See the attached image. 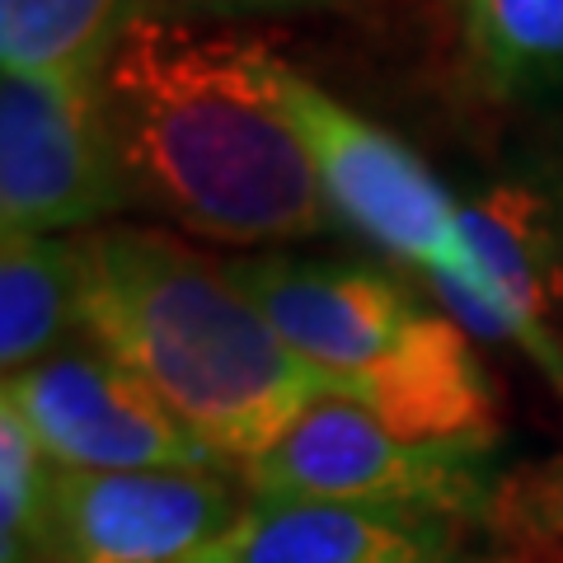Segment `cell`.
I'll return each mask as SVG.
<instances>
[{
    "instance_id": "6da1fadb",
    "label": "cell",
    "mask_w": 563,
    "mask_h": 563,
    "mask_svg": "<svg viewBox=\"0 0 563 563\" xmlns=\"http://www.w3.org/2000/svg\"><path fill=\"white\" fill-rule=\"evenodd\" d=\"M277 62L240 33L141 14L99 70L132 202L211 244H291L333 221L310 151L277 99Z\"/></svg>"
},
{
    "instance_id": "7a4b0ae2",
    "label": "cell",
    "mask_w": 563,
    "mask_h": 563,
    "mask_svg": "<svg viewBox=\"0 0 563 563\" xmlns=\"http://www.w3.org/2000/svg\"><path fill=\"white\" fill-rule=\"evenodd\" d=\"M85 343L169 404L225 470L258 461L329 385L282 343L231 263L151 225L70 235Z\"/></svg>"
},
{
    "instance_id": "3957f363",
    "label": "cell",
    "mask_w": 563,
    "mask_h": 563,
    "mask_svg": "<svg viewBox=\"0 0 563 563\" xmlns=\"http://www.w3.org/2000/svg\"><path fill=\"white\" fill-rule=\"evenodd\" d=\"M231 277L339 399L409 442L493 446L498 413L465 329L422 310L395 277L301 254L231 258Z\"/></svg>"
},
{
    "instance_id": "277c9868",
    "label": "cell",
    "mask_w": 563,
    "mask_h": 563,
    "mask_svg": "<svg viewBox=\"0 0 563 563\" xmlns=\"http://www.w3.org/2000/svg\"><path fill=\"white\" fill-rule=\"evenodd\" d=\"M240 474L254 503H329L390 517L470 521L493 498L479 446L409 442L352 399L324 395Z\"/></svg>"
},
{
    "instance_id": "5b68a950",
    "label": "cell",
    "mask_w": 563,
    "mask_h": 563,
    "mask_svg": "<svg viewBox=\"0 0 563 563\" xmlns=\"http://www.w3.org/2000/svg\"><path fill=\"white\" fill-rule=\"evenodd\" d=\"M277 99L306 141L329 211L413 263L437 296L465 291L474 258L461 231V202L432 179L428 165L399 136L352 113L287 62H277Z\"/></svg>"
},
{
    "instance_id": "8992f818",
    "label": "cell",
    "mask_w": 563,
    "mask_h": 563,
    "mask_svg": "<svg viewBox=\"0 0 563 563\" xmlns=\"http://www.w3.org/2000/svg\"><path fill=\"white\" fill-rule=\"evenodd\" d=\"M132 207L99 76H5L0 85V221L20 235L95 231Z\"/></svg>"
},
{
    "instance_id": "52a82bcc",
    "label": "cell",
    "mask_w": 563,
    "mask_h": 563,
    "mask_svg": "<svg viewBox=\"0 0 563 563\" xmlns=\"http://www.w3.org/2000/svg\"><path fill=\"white\" fill-rule=\"evenodd\" d=\"M5 404L62 470H225L146 380L85 339L5 376Z\"/></svg>"
},
{
    "instance_id": "ba28073f",
    "label": "cell",
    "mask_w": 563,
    "mask_h": 563,
    "mask_svg": "<svg viewBox=\"0 0 563 563\" xmlns=\"http://www.w3.org/2000/svg\"><path fill=\"white\" fill-rule=\"evenodd\" d=\"M244 512L221 470L90 474L52 465L43 563H188Z\"/></svg>"
},
{
    "instance_id": "9c48e42d",
    "label": "cell",
    "mask_w": 563,
    "mask_h": 563,
    "mask_svg": "<svg viewBox=\"0 0 563 563\" xmlns=\"http://www.w3.org/2000/svg\"><path fill=\"white\" fill-rule=\"evenodd\" d=\"M455 526L329 503H250L188 563H451Z\"/></svg>"
},
{
    "instance_id": "30bf717a",
    "label": "cell",
    "mask_w": 563,
    "mask_h": 563,
    "mask_svg": "<svg viewBox=\"0 0 563 563\" xmlns=\"http://www.w3.org/2000/svg\"><path fill=\"white\" fill-rule=\"evenodd\" d=\"M80 263L62 235L5 231L0 244V366L20 376L80 343Z\"/></svg>"
},
{
    "instance_id": "8fae6325",
    "label": "cell",
    "mask_w": 563,
    "mask_h": 563,
    "mask_svg": "<svg viewBox=\"0 0 563 563\" xmlns=\"http://www.w3.org/2000/svg\"><path fill=\"white\" fill-rule=\"evenodd\" d=\"M146 0H0L5 76H99Z\"/></svg>"
},
{
    "instance_id": "7c38bea8",
    "label": "cell",
    "mask_w": 563,
    "mask_h": 563,
    "mask_svg": "<svg viewBox=\"0 0 563 563\" xmlns=\"http://www.w3.org/2000/svg\"><path fill=\"white\" fill-rule=\"evenodd\" d=\"M465 47L503 99L563 90V0H465Z\"/></svg>"
},
{
    "instance_id": "4fadbf2b",
    "label": "cell",
    "mask_w": 563,
    "mask_h": 563,
    "mask_svg": "<svg viewBox=\"0 0 563 563\" xmlns=\"http://www.w3.org/2000/svg\"><path fill=\"white\" fill-rule=\"evenodd\" d=\"M52 512V461L33 442L29 422L0 399V559L43 563Z\"/></svg>"
},
{
    "instance_id": "5bb4252c",
    "label": "cell",
    "mask_w": 563,
    "mask_h": 563,
    "mask_svg": "<svg viewBox=\"0 0 563 563\" xmlns=\"http://www.w3.org/2000/svg\"><path fill=\"white\" fill-rule=\"evenodd\" d=\"M357 0H146V14H217V20H240V14H301V10H343Z\"/></svg>"
},
{
    "instance_id": "9a60e30c",
    "label": "cell",
    "mask_w": 563,
    "mask_h": 563,
    "mask_svg": "<svg viewBox=\"0 0 563 563\" xmlns=\"http://www.w3.org/2000/svg\"><path fill=\"white\" fill-rule=\"evenodd\" d=\"M521 507H526V517H531L536 526H544V531H563V461L526 488Z\"/></svg>"
}]
</instances>
